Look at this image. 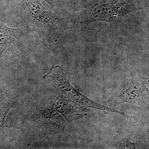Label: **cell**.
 I'll return each mask as SVG.
<instances>
[{"label":"cell","mask_w":149,"mask_h":149,"mask_svg":"<svg viewBox=\"0 0 149 149\" xmlns=\"http://www.w3.org/2000/svg\"><path fill=\"white\" fill-rule=\"evenodd\" d=\"M145 7L138 0H98L81 11L63 12L62 17L65 30L99 21L114 23Z\"/></svg>","instance_id":"cell-1"},{"label":"cell","mask_w":149,"mask_h":149,"mask_svg":"<svg viewBox=\"0 0 149 149\" xmlns=\"http://www.w3.org/2000/svg\"><path fill=\"white\" fill-rule=\"evenodd\" d=\"M24 20L28 29L39 35L46 47L52 45L59 38L61 31L64 30L62 17L58 16L35 0H25Z\"/></svg>","instance_id":"cell-2"},{"label":"cell","mask_w":149,"mask_h":149,"mask_svg":"<svg viewBox=\"0 0 149 149\" xmlns=\"http://www.w3.org/2000/svg\"><path fill=\"white\" fill-rule=\"evenodd\" d=\"M44 78L53 85L59 92V94L82 106L114 113L129 118L128 115L125 112L97 103L77 91L70 83L66 71L59 65L51 68L50 71L44 75Z\"/></svg>","instance_id":"cell-3"},{"label":"cell","mask_w":149,"mask_h":149,"mask_svg":"<svg viewBox=\"0 0 149 149\" xmlns=\"http://www.w3.org/2000/svg\"><path fill=\"white\" fill-rule=\"evenodd\" d=\"M149 90L147 85L133 79H126L107 100V104L114 107L123 103L141 104L148 100Z\"/></svg>","instance_id":"cell-4"},{"label":"cell","mask_w":149,"mask_h":149,"mask_svg":"<svg viewBox=\"0 0 149 149\" xmlns=\"http://www.w3.org/2000/svg\"><path fill=\"white\" fill-rule=\"evenodd\" d=\"M32 118L38 126L56 133L63 131L66 124V120L53 105L35 110Z\"/></svg>","instance_id":"cell-5"},{"label":"cell","mask_w":149,"mask_h":149,"mask_svg":"<svg viewBox=\"0 0 149 149\" xmlns=\"http://www.w3.org/2000/svg\"><path fill=\"white\" fill-rule=\"evenodd\" d=\"M54 106L57 111L68 122L84 117L88 111L86 107L80 105L61 94L55 101Z\"/></svg>","instance_id":"cell-6"},{"label":"cell","mask_w":149,"mask_h":149,"mask_svg":"<svg viewBox=\"0 0 149 149\" xmlns=\"http://www.w3.org/2000/svg\"><path fill=\"white\" fill-rule=\"evenodd\" d=\"M27 30L29 29L11 28L0 22V58L6 51L17 44Z\"/></svg>","instance_id":"cell-7"},{"label":"cell","mask_w":149,"mask_h":149,"mask_svg":"<svg viewBox=\"0 0 149 149\" xmlns=\"http://www.w3.org/2000/svg\"><path fill=\"white\" fill-rule=\"evenodd\" d=\"M14 105L11 102H6L0 104V137L4 138L6 133L4 130V123L8 113Z\"/></svg>","instance_id":"cell-8"},{"label":"cell","mask_w":149,"mask_h":149,"mask_svg":"<svg viewBox=\"0 0 149 149\" xmlns=\"http://www.w3.org/2000/svg\"><path fill=\"white\" fill-rule=\"evenodd\" d=\"M116 147L119 149H136L137 148L136 144L131 143L128 139H123L118 141L115 144Z\"/></svg>","instance_id":"cell-9"},{"label":"cell","mask_w":149,"mask_h":149,"mask_svg":"<svg viewBox=\"0 0 149 149\" xmlns=\"http://www.w3.org/2000/svg\"><path fill=\"white\" fill-rule=\"evenodd\" d=\"M80 6L86 8L98 0H78Z\"/></svg>","instance_id":"cell-10"},{"label":"cell","mask_w":149,"mask_h":149,"mask_svg":"<svg viewBox=\"0 0 149 149\" xmlns=\"http://www.w3.org/2000/svg\"><path fill=\"white\" fill-rule=\"evenodd\" d=\"M45 1L53 7L56 6L57 2L56 0H45Z\"/></svg>","instance_id":"cell-11"},{"label":"cell","mask_w":149,"mask_h":149,"mask_svg":"<svg viewBox=\"0 0 149 149\" xmlns=\"http://www.w3.org/2000/svg\"><path fill=\"white\" fill-rule=\"evenodd\" d=\"M1 95V93H0V96Z\"/></svg>","instance_id":"cell-12"}]
</instances>
